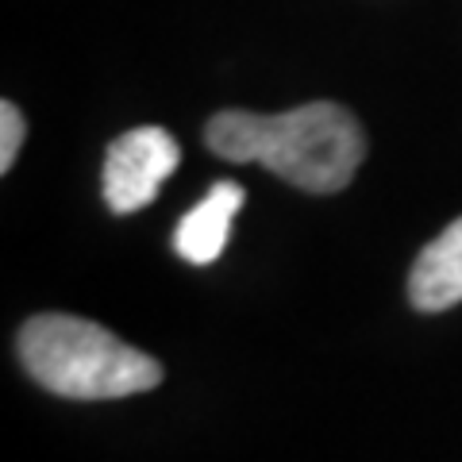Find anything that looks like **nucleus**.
<instances>
[{"label": "nucleus", "mask_w": 462, "mask_h": 462, "mask_svg": "<svg viewBox=\"0 0 462 462\" xmlns=\"http://www.w3.org/2000/svg\"><path fill=\"white\" fill-rule=\"evenodd\" d=\"M20 363L42 389L69 401H116L162 382V366L151 355L116 339L108 328L62 312L23 324Z\"/></svg>", "instance_id": "obj_2"}, {"label": "nucleus", "mask_w": 462, "mask_h": 462, "mask_svg": "<svg viewBox=\"0 0 462 462\" xmlns=\"http://www.w3.org/2000/svg\"><path fill=\"white\" fill-rule=\"evenodd\" d=\"M243 185L236 181H216L208 197L200 200L197 208H189L178 224V236H173V247L185 263L193 266H208L224 254L227 236H231V220L243 208Z\"/></svg>", "instance_id": "obj_5"}, {"label": "nucleus", "mask_w": 462, "mask_h": 462, "mask_svg": "<svg viewBox=\"0 0 462 462\" xmlns=\"http://www.w3.org/2000/svg\"><path fill=\"white\" fill-rule=\"evenodd\" d=\"M181 162V147L166 127H132L105 154V200L116 216L147 208Z\"/></svg>", "instance_id": "obj_3"}, {"label": "nucleus", "mask_w": 462, "mask_h": 462, "mask_svg": "<svg viewBox=\"0 0 462 462\" xmlns=\"http://www.w3.org/2000/svg\"><path fill=\"white\" fill-rule=\"evenodd\" d=\"M212 154L227 162H263L282 181L305 193H339L355 181L366 158V132L336 100L258 116L243 108L216 112L205 127Z\"/></svg>", "instance_id": "obj_1"}, {"label": "nucleus", "mask_w": 462, "mask_h": 462, "mask_svg": "<svg viewBox=\"0 0 462 462\" xmlns=\"http://www.w3.org/2000/svg\"><path fill=\"white\" fill-rule=\"evenodd\" d=\"M409 300L420 312H447L462 300V216L416 254L409 273Z\"/></svg>", "instance_id": "obj_4"}, {"label": "nucleus", "mask_w": 462, "mask_h": 462, "mask_svg": "<svg viewBox=\"0 0 462 462\" xmlns=\"http://www.w3.org/2000/svg\"><path fill=\"white\" fill-rule=\"evenodd\" d=\"M20 147H23V112L12 100H5L0 105V173L12 170Z\"/></svg>", "instance_id": "obj_6"}]
</instances>
